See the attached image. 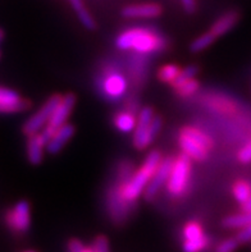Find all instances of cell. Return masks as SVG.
Returning a JSON list of instances; mask_svg holds the SVG:
<instances>
[{"mask_svg":"<svg viewBox=\"0 0 251 252\" xmlns=\"http://www.w3.org/2000/svg\"><path fill=\"white\" fill-rule=\"evenodd\" d=\"M121 51H132L135 54H158L168 48V40L163 33L150 27H128L117 35L114 41Z\"/></svg>","mask_w":251,"mask_h":252,"instance_id":"6da1fadb","label":"cell"},{"mask_svg":"<svg viewBox=\"0 0 251 252\" xmlns=\"http://www.w3.org/2000/svg\"><path fill=\"white\" fill-rule=\"evenodd\" d=\"M162 159V153L159 150H154L147 155L146 159L143 160V165L137 170H135L131 178L119 179L115 177V186L118 187L126 201L134 205L140 198V196L146 189L153 174L158 169Z\"/></svg>","mask_w":251,"mask_h":252,"instance_id":"7a4b0ae2","label":"cell"},{"mask_svg":"<svg viewBox=\"0 0 251 252\" xmlns=\"http://www.w3.org/2000/svg\"><path fill=\"white\" fill-rule=\"evenodd\" d=\"M162 129V118L154 114L150 106H143L137 115V125L134 131V146L137 150L146 149Z\"/></svg>","mask_w":251,"mask_h":252,"instance_id":"3957f363","label":"cell"},{"mask_svg":"<svg viewBox=\"0 0 251 252\" xmlns=\"http://www.w3.org/2000/svg\"><path fill=\"white\" fill-rule=\"evenodd\" d=\"M96 82H98L99 93L109 101H118L127 93V78L121 70H118L113 65L103 67Z\"/></svg>","mask_w":251,"mask_h":252,"instance_id":"277c9868","label":"cell"},{"mask_svg":"<svg viewBox=\"0 0 251 252\" xmlns=\"http://www.w3.org/2000/svg\"><path fill=\"white\" fill-rule=\"evenodd\" d=\"M191 159L184 153L175 158L171 176L167 182V192L172 197H182L187 192L191 183Z\"/></svg>","mask_w":251,"mask_h":252,"instance_id":"5b68a950","label":"cell"},{"mask_svg":"<svg viewBox=\"0 0 251 252\" xmlns=\"http://www.w3.org/2000/svg\"><path fill=\"white\" fill-rule=\"evenodd\" d=\"M62 97H63V96L59 95V94L51 95L50 97L44 102V105L38 109L37 112L32 115L31 118H29L26 121V123L23 125L22 131L27 137L31 136V134L37 133V132H41L42 129H44L45 126L48 125L49 121H50L51 115L54 113L55 108H57L58 104L61 102Z\"/></svg>","mask_w":251,"mask_h":252,"instance_id":"8992f818","label":"cell"},{"mask_svg":"<svg viewBox=\"0 0 251 252\" xmlns=\"http://www.w3.org/2000/svg\"><path fill=\"white\" fill-rule=\"evenodd\" d=\"M74 105H76V96L73 94H67L62 97L61 102L58 104V106L55 108L54 113L51 115L50 121L45 128L41 131V133L44 134L46 140L49 141V138L55 133V132L67 123V119L70 118L71 113L73 110Z\"/></svg>","mask_w":251,"mask_h":252,"instance_id":"52a82bcc","label":"cell"},{"mask_svg":"<svg viewBox=\"0 0 251 252\" xmlns=\"http://www.w3.org/2000/svg\"><path fill=\"white\" fill-rule=\"evenodd\" d=\"M107 210L111 220L117 224L123 223L132 211V204L124 200L114 182L107 191Z\"/></svg>","mask_w":251,"mask_h":252,"instance_id":"ba28073f","label":"cell"},{"mask_svg":"<svg viewBox=\"0 0 251 252\" xmlns=\"http://www.w3.org/2000/svg\"><path fill=\"white\" fill-rule=\"evenodd\" d=\"M6 224L12 230L17 233H25L31 225V209L30 204L25 200L17 202L5 217Z\"/></svg>","mask_w":251,"mask_h":252,"instance_id":"9c48e42d","label":"cell"},{"mask_svg":"<svg viewBox=\"0 0 251 252\" xmlns=\"http://www.w3.org/2000/svg\"><path fill=\"white\" fill-rule=\"evenodd\" d=\"M173 163H175V158H163L159 166H158V169L155 170V173H154L151 179H150L146 189L143 192V196H145L146 200H153L156 196V193L162 189L163 186L167 185L169 176H171Z\"/></svg>","mask_w":251,"mask_h":252,"instance_id":"30bf717a","label":"cell"},{"mask_svg":"<svg viewBox=\"0 0 251 252\" xmlns=\"http://www.w3.org/2000/svg\"><path fill=\"white\" fill-rule=\"evenodd\" d=\"M29 108V101L23 100L17 91L0 86V114H14Z\"/></svg>","mask_w":251,"mask_h":252,"instance_id":"8fae6325","label":"cell"},{"mask_svg":"<svg viewBox=\"0 0 251 252\" xmlns=\"http://www.w3.org/2000/svg\"><path fill=\"white\" fill-rule=\"evenodd\" d=\"M121 13L127 19H153L162 16L163 9L156 3L130 4L124 6Z\"/></svg>","mask_w":251,"mask_h":252,"instance_id":"7c38bea8","label":"cell"},{"mask_svg":"<svg viewBox=\"0 0 251 252\" xmlns=\"http://www.w3.org/2000/svg\"><path fill=\"white\" fill-rule=\"evenodd\" d=\"M147 69H149V64H147L146 55L135 54L131 57L130 64H128V76H130L131 83L135 87H141L146 81Z\"/></svg>","mask_w":251,"mask_h":252,"instance_id":"4fadbf2b","label":"cell"},{"mask_svg":"<svg viewBox=\"0 0 251 252\" xmlns=\"http://www.w3.org/2000/svg\"><path fill=\"white\" fill-rule=\"evenodd\" d=\"M178 145L181 147L182 153L186 154L191 160L204 161L209 157V150H208L207 147H204L197 141H195L194 138H191L190 136L184 134L181 131L178 133Z\"/></svg>","mask_w":251,"mask_h":252,"instance_id":"5bb4252c","label":"cell"},{"mask_svg":"<svg viewBox=\"0 0 251 252\" xmlns=\"http://www.w3.org/2000/svg\"><path fill=\"white\" fill-rule=\"evenodd\" d=\"M46 144H48V140L41 132L29 136L26 154H27V159L32 165H38L42 161L44 151L46 150Z\"/></svg>","mask_w":251,"mask_h":252,"instance_id":"9a60e30c","label":"cell"},{"mask_svg":"<svg viewBox=\"0 0 251 252\" xmlns=\"http://www.w3.org/2000/svg\"><path fill=\"white\" fill-rule=\"evenodd\" d=\"M203 102L215 113L224 115L235 114L237 112V109H239L236 101H233L232 99H229L227 96L222 95H207L203 99Z\"/></svg>","mask_w":251,"mask_h":252,"instance_id":"2e32d148","label":"cell"},{"mask_svg":"<svg viewBox=\"0 0 251 252\" xmlns=\"http://www.w3.org/2000/svg\"><path fill=\"white\" fill-rule=\"evenodd\" d=\"M74 126L71 123H66L62 126L57 132H55L50 138H49L48 144H46V151L50 154H57L66 146L68 141L73 137L74 134Z\"/></svg>","mask_w":251,"mask_h":252,"instance_id":"e0dca14e","label":"cell"},{"mask_svg":"<svg viewBox=\"0 0 251 252\" xmlns=\"http://www.w3.org/2000/svg\"><path fill=\"white\" fill-rule=\"evenodd\" d=\"M239 21L240 13L237 10H228L214 21L209 31L213 32L216 37H220V36L226 35L227 32L231 31Z\"/></svg>","mask_w":251,"mask_h":252,"instance_id":"ac0fdd59","label":"cell"},{"mask_svg":"<svg viewBox=\"0 0 251 252\" xmlns=\"http://www.w3.org/2000/svg\"><path fill=\"white\" fill-rule=\"evenodd\" d=\"M113 125L122 133H131V132H134L137 125L136 113L124 108L121 112L115 113V115L113 117Z\"/></svg>","mask_w":251,"mask_h":252,"instance_id":"d6986e66","label":"cell"},{"mask_svg":"<svg viewBox=\"0 0 251 252\" xmlns=\"http://www.w3.org/2000/svg\"><path fill=\"white\" fill-rule=\"evenodd\" d=\"M68 1H70L73 10L76 12V16L78 17V19H80V22L82 23L83 27L87 30H95V19L90 14L89 9L86 8L85 3H83V0H68Z\"/></svg>","mask_w":251,"mask_h":252,"instance_id":"ffe728a7","label":"cell"},{"mask_svg":"<svg viewBox=\"0 0 251 252\" xmlns=\"http://www.w3.org/2000/svg\"><path fill=\"white\" fill-rule=\"evenodd\" d=\"M232 195L236 201L245 206L251 198V183L246 179H237L232 186Z\"/></svg>","mask_w":251,"mask_h":252,"instance_id":"44dd1931","label":"cell"},{"mask_svg":"<svg viewBox=\"0 0 251 252\" xmlns=\"http://www.w3.org/2000/svg\"><path fill=\"white\" fill-rule=\"evenodd\" d=\"M181 132H183L184 134L190 136L191 138H194L195 141H197L199 144L203 145L204 147H207L208 150H212L214 146V142L212 140L209 134H207L204 131L199 129L196 127H192V126H184V127L181 128Z\"/></svg>","mask_w":251,"mask_h":252,"instance_id":"7402d4cb","label":"cell"},{"mask_svg":"<svg viewBox=\"0 0 251 252\" xmlns=\"http://www.w3.org/2000/svg\"><path fill=\"white\" fill-rule=\"evenodd\" d=\"M249 224H251V210H244L240 214L229 215L223 220V225L231 229H235V228L240 229Z\"/></svg>","mask_w":251,"mask_h":252,"instance_id":"603a6c76","label":"cell"},{"mask_svg":"<svg viewBox=\"0 0 251 252\" xmlns=\"http://www.w3.org/2000/svg\"><path fill=\"white\" fill-rule=\"evenodd\" d=\"M207 236L205 230H204L203 225L199 221L191 220L188 223L184 224L183 229H182V237L183 241H196L204 238Z\"/></svg>","mask_w":251,"mask_h":252,"instance_id":"cb8c5ba5","label":"cell"},{"mask_svg":"<svg viewBox=\"0 0 251 252\" xmlns=\"http://www.w3.org/2000/svg\"><path fill=\"white\" fill-rule=\"evenodd\" d=\"M181 70L182 68L178 67L177 64H166L158 70V80L163 83L172 85L176 81V78L179 76Z\"/></svg>","mask_w":251,"mask_h":252,"instance_id":"d4e9b609","label":"cell"},{"mask_svg":"<svg viewBox=\"0 0 251 252\" xmlns=\"http://www.w3.org/2000/svg\"><path fill=\"white\" fill-rule=\"evenodd\" d=\"M216 38L218 37L214 35L213 32H210V31L204 32L203 35L197 36L194 41L191 42L190 50L192 51V53H200V51H203V50H205V49L209 48L210 45H213Z\"/></svg>","mask_w":251,"mask_h":252,"instance_id":"484cf974","label":"cell"},{"mask_svg":"<svg viewBox=\"0 0 251 252\" xmlns=\"http://www.w3.org/2000/svg\"><path fill=\"white\" fill-rule=\"evenodd\" d=\"M199 90H200V82L196 78H191V80L186 81L179 86L175 87V93L176 95L182 97V99H186V97L194 96Z\"/></svg>","mask_w":251,"mask_h":252,"instance_id":"4316f807","label":"cell"},{"mask_svg":"<svg viewBox=\"0 0 251 252\" xmlns=\"http://www.w3.org/2000/svg\"><path fill=\"white\" fill-rule=\"evenodd\" d=\"M209 246V237L205 236L204 238L196 241H183L182 249L183 252H201Z\"/></svg>","mask_w":251,"mask_h":252,"instance_id":"83f0119b","label":"cell"},{"mask_svg":"<svg viewBox=\"0 0 251 252\" xmlns=\"http://www.w3.org/2000/svg\"><path fill=\"white\" fill-rule=\"evenodd\" d=\"M197 72H199V68H197L196 65H187V67L183 68V69L181 70L179 76L176 78V81L172 83L171 86L175 89V87L179 86V85H182V83L186 82V81L191 80V78H195V76L197 74Z\"/></svg>","mask_w":251,"mask_h":252,"instance_id":"f1b7e54d","label":"cell"},{"mask_svg":"<svg viewBox=\"0 0 251 252\" xmlns=\"http://www.w3.org/2000/svg\"><path fill=\"white\" fill-rule=\"evenodd\" d=\"M239 241L237 238H227V240L222 241L216 245L214 252H235L237 246H239Z\"/></svg>","mask_w":251,"mask_h":252,"instance_id":"f546056e","label":"cell"},{"mask_svg":"<svg viewBox=\"0 0 251 252\" xmlns=\"http://www.w3.org/2000/svg\"><path fill=\"white\" fill-rule=\"evenodd\" d=\"M237 160L242 164L251 163V138L237 153Z\"/></svg>","mask_w":251,"mask_h":252,"instance_id":"4dcf8cb0","label":"cell"},{"mask_svg":"<svg viewBox=\"0 0 251 252\" xmlns=\"http://www.w3.org/2000/svg\"><path fill=\"white\" fill-rule=\"evenodd\" d=\"M92 250L94 252H109L108 240L104 236H98L92 243Z\"/></svg>","mask_w":251,"mask_h":252,"instance_id":"1f68e13d","label":"cell"},{"mask_svg":"<svg viewBox=\"0 0 251 252\" xmlns=\"http://www.w3.org/2000/svg\"><path fill=\"white\" fill-rule=\"evenodd\" d=\"M236 238H237V241H239L240 243L250 242L251 241V224H249V225H246V227L240 228V232L237 233Z\"/></svg>","mask_w":251,"mask_h":252,"instance_id":"d6a6232c","label":"cell"},{"mask_svg":"<svg viewBox=\"0 0 251 252\" xmlns=\"http://www.w3.org/2000/svg\"><path fill=\"white\" fill-rule=\"evenodd\" d=\"M85 245L78 240H71L68 243V252H82L85 250Z\"/></svg>","mask_w":251,"mask_h":252,"instance_id":"836d02e7","label":"cell"},{"mask_svg":"<svg viewBox=\"0 0 251 252\" xmlns=\"http://www.w3.org/2000/svg\"><path fill=\"white\" fill-rule=\"evenodd\" d=\"M183 9L187 13H194L196 10V1L195 0H181Z\"/></svg>","mask_w":251,"mask_h":252,"instance_id":"e575fe53","label":"cell"},{"mask_svg":"<svg viewBox=\"0 0 251 252\" xmlns=\"http://www.w3.org/2000/svg\"><path fill=\"white\" fill-rule=\"evenodd\" d=\"M244 210H251V198H250V201L244 206Z\"/></svg>","mask_w":251,"mask_h":252,"instance_id":"d590c367","label":"cell"},{"mask_svg":"<svg viewBox=\"0 0 251 252\" xmlns=\"http://www.w3.org/2000/svg\"><path fill=\"white\" fill-rule=\"evenodd\" d=\"M82 252H94V250H92V247H85Z\"/></svg>","mask_w":251,"mask_h":252,"instance_id":"8d00e7d4","label":"cell"},{"mask_svg":"<svg viewBox=\"0 0 251 252\" xmlns=\"http://www.w3.org/2000/svg\"><path fill=\"white\" fill-rule=\"evenodd\" d=\"M3 38H4V32L3 30H0V42L3 41Z\"/></svg>","mask_w":251,"mask_h":252,"instance_id":"74e56055","label":"cell"},{"mask_svg":"<svg viewBox=\"0 0 251 252\" xmlns=\"http://www.w3.org/2000/svg\"><path fill=\"white\" fill-rule=\"evenodd\" d=\"M23 252H35V251H32V250H27V251H23Z\"/></svg>","mask_w":251,"mask_h":252,"instance_id":"f35d334b","label":"cell"}]
</instances>
